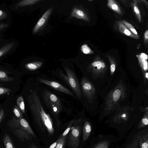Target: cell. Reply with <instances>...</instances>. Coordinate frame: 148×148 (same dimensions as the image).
<instances>
[{"label":"cell","mask_w":148,"mask_h":148,"mask_svg":"<svg viewBox=\"0 0 148 148\" xmlns=\"http://www.w3.org/2000/svg\"><path fill=\"white\" fill-rule=\"evenodd\" d=\"M28 100L30 110L38 125L43 131L46 128L49 134H53L55 131L52 120L45 111L39 97L35 90L31 92Z\"/></svg>","instance_id":"obj_1"},{"label":"cell","mask_w":148,"mask_h":148,"mask_svg":"<svg viewBox=\"0 0 148 148\" xmlns=\"http://www.w3.org/2000/svg\"><path fill=\"white\" fill-rule=\"evenodd\" d=\"M125 87L122 84L117 85L109 93L106 99L104 108V115L109 114L115 110L120 101L126 96Z\"/></svg>","instance_id":"obj_2"},{"label":"cell","mask_w":148,"mask_h":148,"mask_svg":"<svg viewBox=\"0 0 148 148\" xmlns=\"http://www.w3.org/2000/svg\"><path fill=\"white\" fill-rule=\"evenodd\" d=\"M43 97L45 104L57 118L63 108L61 101L55 95L46 90L43 93Z\"/></svg>","instance_id":"obj_3"},{"label":"cell","mask_w":148,"mask_h":148,"mask_svg":"<svg viewBox=\"0 0 148 148\" xmlns=\"http://www.w3.org/2000/svg\"><path fill=\"white\" fill-rule=\"evenodd\" d=\"M83 122L82 119L75 120L71 128L69 139L71 148H77L79 145Z\"/></svg>","instance_id":"obj_4"},{"label":"cell","mask_w":148,"mask_h":148,"mask_svg":"<svg viewBox=\"0 0 148 148\" xmlns=\"http://www.w3.org/2000/svg\"><path fill=\"white\" fill-rule=\"evenodd\" d=\"M7 125L11 129L21 128L34 137L35 135L27 121L25 119L13 117L8 121Z\"/></svg>","instance_id":"obj_5"},{"label":"cell","mask_w":148,"mask_h":148,"mask_svg":"<svg viewBox=\"0 0 148 148\" xmlns=\"http://www.w3.org/2000/svg\"><path fill=\"white\" fill-rule=\"evenodd\" d=\"M65 71L67 74V79L69 84L79 98L82 97V93L81 88L75 74L69 68H66Z\"/></svg>","instance_id":"obj_6"},{"label":"cell","mask_w":148,"mask_h":148,"mask_svg":"<svg viewBox=\"0 0 148 148\" xmlns=\"http://www.w3.org/2000/svg\"><path fill=\"white\" fill-rule=\"evenodd\" d=\"M81 86L84 95L88 99L93 98L95 94V89L92 83L86 77L81 80Z\"/></svg>","instance_id":"obj_7"},{"label":"cell","mask_w":148,"mask_h":148,"mask_svg":"<svg viewBox=\"0 0 148 148\" xmlns=\"http://www.w3.org/2000/svg\"><path fill=\"white\" fill-rule=\"evenodd\" d=\"M38 79L42 83L48 85L58 91L72 96L73 95V93L69 89L57 82L41 78H38Z\"/></svg>","instance_id":"obj_8"},{"label":"cell","mask_w":148,"mask_h":148,"mask_svg":"<svg viewBox=\"0 0 148 148\" xmlns=\"http://www.w3.org/2000/svg\"><path fill=\"white\" fill-rule=\"evenodd\" d=\"M53 10L51 7L46 11L38 21L33 29V32L36 33L38 32L45 25L48 19Z\"/></svg>","instance_id":"obj_9"},{"label":"cell","mask_w":148,"mask_h":148,"mask_svg":"<svg viewBox=\"0 0 148 148\" xmlns=\"http://www.w3.org/2000/svg\"><path fill=\"white\" fill-rule=\"evenodd\" d=\"M130 116L129 112L126 109L117 112L115 114L113 119V121L116 123H121L127 121Z\"/></svg>","instance_id":"obj_10"},{"label":"cell","mask_w":148,"mask_h":148,"mask_svg":"<svg viewBox=\"0 0 148 148\" xmlns=\"http://www.w3.org/2000/svg\"><path fill=\"white\" fill-rule=\"evenodd\" d=\"M92 73L96 75H99L104 73L105 70L106 66L104 62L96 61L92 64Z\"/></svg>","instance_id":"obj_11"},{"label":"cell","mask_w":148,"mask_h":148,"mask_svg":"<svg viewBox=\"0 0 148 148\" xmlns=\"http://www.w3.org/2000/svg\"><path fill=\"white\" fill-rule=\"evenodd\" d=\"M12 131L21 141L29 140L31 139V135L29 134L23 129L21 128L12 129Z\"/></svg>","instance_id":"obj_12"},{"label":"cell","mask_w":148,"mask_h":148,"mask_svg":"<svg viewBox=\"0 0 148 148\" xmlns=\"http://www.w3.org/2000/svg\"><path fill=\"white\" fill-rule=\"evenodd\" d=\"M91 131V126L90 122L87 120L85 121L83 128V140L86 141L90 135Z\"/></svg>","instance_id":"obj_13"},{"label":"cell","mask_w":148,"mask_h":148,"mask_svg":"<svg viewBox=\"0 0 148 148\" xmlns=\"http://www.w3.org/2000/svg\"><path fill=\"white\" fill-rule=\"evenodd\" d=\"M70 16L77 18L85 20L86 17L84 12L81 9L75 7L72 9Z\"/></svg>","instance_id":"obj_14"},{"label":"cell","mask_w":148,"mask_h":148,"mask_svg":"<svg viewBox=\"0 0 148 148\" xmlns=\"http://www.w3.org/2000/svg\"><path fill=\"white\" fill-rule=\"evenodd\" d=\"M42 63L41 61H36L28 63L25 65V68L30 71H34L40 68Z\"/></svg>","instance_id":"obj_15"},{"label":"cell","mask_w":148,"mask_h":148,"mask_svg":"<svg viewBox=\"0 0 148 148\" xmlns=\"http://www.w3.org/2000/svg\"><path fill=\"white\" fill-rule=\"evenodd\" d=\"M3 142L5 148H14L11 139L8 134L4 135Z\"/></svg>","instance_id":"obj_16"},{"label":"cell","mask_w":148,"mask_h":148,"mask_svg":"<svg viewBox=\"0 0 148 148\" xmlns=\"http://www.w3.org/2000/svg\"><path fill=\"white\" fill-rule=\"evenodd\" d=\"M139 143L140 148H148V133L142 137L140 136Z\"/></svg>","instance_id":"obj_17"},{"label":"cell","mask_w":148,"mask_h":148,"mask_svg":"<svg viewBox=\"0 0 148 148\" xmlns=\"http://www.w3.org/2000/svg\"><path fill=\"white\" fill-rule=\"evenodd\" d=\"M14 45V42L8 43L2 47L0 49V57L10 50Z\"/></svg>","instance_id":"obj_18"},{"label":"cell","mask_w":148,"mask_h":148,"mask_svg":"<svg viewBox=\"0 0 148 148\" xmlns=\"http://www.w3.org/2000/svg\"><path fill=\"white\" fill-rule=\"evenodd\" d=\"M40 0H23L19 2L16 4L18 7H22L31 5L40 1Z\"/></svg>","instance_id":"obj_19"},{"label":"cell","mask_w":148,"mask_h":148,"mask_svg":"<svg viewBox=\"0 0 148 148\" xmlns=\"http://www.w3.org/2000/svg\"><path fill=\"white\" fill-rule=\"evenodd\" d=\"M148 124V111H146L144 114L143 118L140 122L138 126V128L140 129L142 128Z\"/></svg>","instance_id":"obj_20"},{"label":"cell","mask_w":148,"mask_h":148,"mask_svg":"<svg viewBox=\"0 0 148 148\" xmlns=\"http://www.w3.org/2000/svg\"><path fill=\"white\" fill-rule=\"evenodd\" d=\"M16 102L18 107L23 113L25 112V108L23 98L22 96H20L17 99Z\"/></svg>","instance_id":"obj_21"},{"label":"cell","mask_w":148,"mask_h":148,"mask_svg":"<svg viewBox=\"0 0 148 148\" xmlns=\"http://www.w3.org/2000/svg\"><path fill=\"white\" fill-rule=\"evenodd\" d=\"M12 77H8L7 73L3 71H0V81L9 82L13 80Z\"/></svg>","instance_id":"obj_22"},{"label":"cell","mask_w":148,"mask_h":148,"mask_svg":"<svg viewBox=\"0 0 148 148\" xmlns=\"http://www.w3.org/2000/svg\"><path fill=\"white\" fill-rule=\"evenodd\" d=\"M109 144L108 141H103L97 144L94 148H108Z\"/></svg>","instance_id":"obj_23"},{"label":"cell","mask_w":148,"mask_h":148,"mask_svg":"<svg viewBox=\"0 0 148 148\" xmlns=\"http://www.w3.org/2000/svg\"><path fill=\"white\" fill-rule=\"evenodd\" d=\"M140 136H138L136 140L130 143L129 145L126 148H138Z\"/></svg>","instance_id":"obj_24"},{"label":"cell","mask_w":148,"mask_h":148,"mask_svg":"<svg viewBox=\"0 0 148 148\" xmlns=\"http://www.w3.org/2000/svg\"><path fill=\"white\" fill-rule=\"evenodd\" d=\"M13 112L16 117L18 118H22V114L20 108L16 106H14L13 109Z\"/></svg>","instance_id":"obj_25"},{"label":"cell","mask_w":148,"mask_h":148,"mask_svg":"<svg viewBox=\"0 0 148 148\" xmlns=\"http://www.w3.org/2000/svg\"><path fill=\"white\" fill-rule=\"evenodd\" d=\"M66 136H60V139L55 148H64Z\"/></svg>","instance_id":"obj_26"},{"label":"cell","mask_w":148,"mask_h":148,"mask_svg":"<svg viewBox=\"0 0 148 148\" xmlns=\"http://www.w3.org/2000/svg\"><path fill=\"white\" fill-rule=\"evenodd\" d=\"M75 121V120L74 119H73L71 121L66 129L64 131L63 133L62 134V135H61V137H63L64 136H66L67 134L70 131L72 125H73V123H74Z\"/></svg>","instance_id":"obj_27"},{"label":"cell","mask_w":148,"mask_h":148,"mask_svg":"<svg viewBox=\"0 0 148 148\" xmlns=\"http://www.w3.org/2000/svg\"><path fill=\"white\" fill-rule=\"evenodd\" d=\"M10 88L0 87V96L12 92Z\"/></svg>","instance_id":"obj_28"},{"label":"cell","mask_w":148,"mask_h":148,"mask_svg":"<svg viewBox=\"0 0 148 148\" xmlns=\"http://www.w3.org/2000/svg\"><path fill=\"white\" fill-rule=\"evenodd\" d=\"M81 49L82 52L85 54H88L90 51L88 47L86 45H84L82 46Z\"/></svg>","instance_id":"obj_29"},{"label":"cell","mask_w":148,"mask_h":148,"mask_svg":"<svg viewBox=\"0 0 148 148\" xmlns=\"http://www.w3.org/2000/svg\"><path fill=\"white\" fill-rule=\"evenodd\" d=\"M7 16V14L5 11L0 10V20L6 18Z\"/></svg>","instance_id":"obj_30"},{"label":"cell","mask_w":148,"mask_h":148,"mask_svg":"<svg viewBox=\"0 0 148 148\" xmlns=\"http://www.w3.org/2000/svg\"><path fill=\"white\" fill-rule=\"evenodd\" d=\"M4 111L2 108L0 109V123L1 122L3 117Z\"/></svg>","instance_id":"obj_31"},{"label":"cell","mask_w":148,"mask_h":148,"mask_svg":"<svg viewBox=\"0 0 148 148\" xmlns=\"http://www.w3.org/2000/svg\"><path fill=\"white\" fill-rule=\"evenodd\" d=\"M143 66L144 71H146L148 69V64L147 61H144L143 62Z\"/></svg>","instance_id":"obj_32"},{"label":"cell","mask_w":148,"mask_h":148,"mask_svg":"<svg viewBox=\"0 0 148 148\" xmlns=\"http://www.w3.org/2000/svg\"><path fill=\"white\" fill-rule=\"evenodd\" d=\"M60 137H59V138L55 142L53 143L49 147V148H55L56 146L57 145L58 143V142L59 140H60Z\"/></svg>","instance_id":"obj_33"},{"label":"cell","mask_w":148,"mask_h":148,"mask_svg":"<svg viewBox=\"0 0 148 148\" xmlns=\"http://www.w3.org/2000/svg\"><path fill=\"white\" fill-rule=\"evenodd\" d=\"M8 26V25L7 24L2 23H0V31L6 28Z\"/></svg>","instance_id":"obj_34"},{"label":"cell","mask_w":148,"mask_h":148,"mask_svg":"<svg viewBox=\"0 0 148 148\" xmlns=\"http://www.w3.org/2000/svg\"><path fill=\"white\" fill-rule=\"evenodd\" d=\"M112 8L115 10H117L118 9V6L116 4H113L112 6Z\"/></svg>","instance_id":"obj_35"},{"label":"cell","mask_w":148,"mask_h":148,"mask_svg":"<svg viewBox=\"0 0 148 148\" xmlns=\"http://www.w3.org/2000/svg\"><path fill=\"white\" fill-rule=\"evenodd\" d=\"M141 57L145 60H146L147 59V56L144 53H141Z\"/></svg>","instance_id":"obj_36"},{"label":"cell","mask_w":148,"mask_h":148,"mask_svg":"<svg viewBox=\"0 0 148 148\" xmlns=\"http://www.w3.org/2000/svg\"><path fill=\"white\" fill-rule=\"evenodd\" d=\"M124 32L127 35L130 36L131 35L130 32L127 29H125L124 31Z\"/></svg>","instance_id":"obj_37"},{"label":"cell","mask_w":148,"mask_h":148,"mask_svg":"<svg viewBox=\"0 0 148 148\" xmlns=\"http://www.w3.org/2000/svg\"><path fill=\"white\" fill-rule=\"evenodd\" d=\"M145 38V39L147 40L148 39V30H147L145 34L144 35Z\"/></svg>","instance_id":"obj_38"},{"label":"cell","mask_w":148,"mask_h":148,"mask_svg":"<svg viewBox=\"0 0 148 148\" xmlns=\"http://www.w3.org/2000/svg\"><path fill=\"white\" fill-rule=\"evenodd\" d=\"M134 10L135 12L137 14H139V11L138 8L137 7L135 6L134 7Z\"/></svg>","instance_id":"obj_39"},{"label":"cell","mask_w":148,"mask_h":148,"mask_svg":"<svg viewBox=\"0 0 148 148\" xmlns=\"http://www.w3.org/2000/svg\"><path fill=\"white\" fill-rule=\"evenodd\" d=\"M130 30L132 32H133L135 34H137V32L134 29L131 28Z\"/></svg>","instance_id":"obj_40"},{"label":"cell","mask_w":148,"mask_h":148,"mask_svg":"<svg viewBox=\"0 0 148 148\" xmlns=\"http://www.w3.org/2000/svg\"><path fill=\"white\" fill-rule=\"evenodd\" d=\"M145 78H147V79L148 78V73L147 72L145 73Z\"/></svg>","instance_id":"obj_41"},{"label":"cell","mask_w":148,"mask_h":148,"mask_svg":"<svg viewBox=\"0 0 148 148\" xmlns=\"http://www.w3.org/2000/svg\"><path fill=\"white\" fill-rule=\"evenodd\" d=\"M30 148H37L36 147L34 146H32V147H31Z\"/></svg>","instance_id":"obj_42"}]
</instances>
